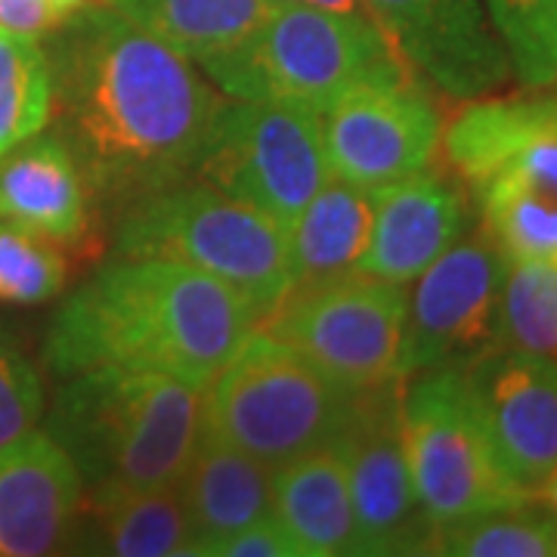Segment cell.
<instances>
[{"label": "cell", "mask_w": 557, "mask_h": 557, "mask_svg": "<svg viewBox=\"0 0 557 557\" xmlns=\"http://www.w3.org/2000/svg\"><path fill=\"white\" fill-rule=\"evenodd\" d=\"M53 106L100 205H121L193 177L220 90L159 35L115 7H87L57 28Z\"/></svg>", "instance_id": "obj_1"}, {"label": "cell", "mask_w": 557, "mask_h": 557, "mask_svg": "<svg viewBox=\"0 0 557 557\" xmlns=\"http://www.w3.org/2000/svg\"><path fill=\"white\" fill-rule=\"evenodd\" d=\"M258 329L226 282L164 258H115L57 310L44 338L53 379L90 369H146L205 391Z\"/></svg>", "instance_id": "obj_2"}, {"label": "cell", "mask_w": 557, "mask_h": 557, "mask_svg": "<svg viewBox=\"0 0 557 557\" xmlns=\"http://www.w3.org/2000/svg\"><path fill=\"white\" fill-rule=\"evenodd\" d=\"M47 434L84 502L177 486L201 434V391L146 369H90L62 379Z\"/></svg>", "instance_id": "obj_3"}, {"label": "cell", "mask_w": 557, "mask_h": 557, "mask_svg": "<svg viewBox=\"0 0 557 557\" xmlns=\"http://www.w3.org/2000/svg\"><path fill=\"white\" fill-rule=\"evenodd\" d=\"M446 168L478 201L508 260H557V106L552 97L465 102L443 127Z\"/></svg>", "instance_id": "obj_4"}, {"label": "cell", "mask_w": 557, "mask_h": 557, "mask_svg": "<svg viewBox=\"0 0 557 557\" xmlns=\"http://www.w3.org/2000/svg\"><path fill=\"white\" fill-rule=\"evenodd\" d=\"M115 258H164L236 288L258 325L292 288L288 230L263 211L196 177L180 180L115 211Z\"/></svg>", "instance_id": "obj_5"}, {"label": "cell", "mask_w": 557, "mask_h": 557, "mask_svg": "<svg viewBox=\"0 0 557 557\" xmlns=\"http://www.w3.org/2000/svg\"><path fill=\"white\" fill-rule=\"evenodd\" d=\"M201 69L230 100L292 102L319 115L359 84L412 78L366 13L317 7H273L239 47Z\"/></svg>", "instance_id": "obj_6"}, {"label": "cell", "mask_w": 557, "mask_h": 557, "mask_svg": "<svg viewBox=\"0 0 557 557\" xmlns=\"http://www.w3.org/2000/svg\"><path fill=\"white\" fill-rule=\"evenodd\" d=\"M354 394L258 325L205 384L201 424L276 468L332 446Z\"/></svg>", "instance_id": "obj_7"}, {"label": "cell", "mask_w": 557, "mask_h": 557, "mask_svg": "<svg viewBox=\"0 0 557 557\" xmlns=\"http://www.w3.org/2000/svg\"><path fill=\"white\" fill-rule=\"evenodd\" d=\"M406 288L369 273H341L292 285L260 322L347 391H369L403 375Z\"/></svg>", "instance_id": "obj_8"}, {"label": "cell", "mask_w": 557, "mask_h": 557, "mask_svg": "<svg viewBox=\"0 0 557 557\" xmlns=\"http://www.w3.org/2000/svg\"><path fill=\"white\" fill-rule=\"evenodd\" d=\"M403 437L416 493L434 530L533 498L502 468L458 366L406 379Z\"/></svg>", "instance_id": "obj_9"}, {"label": "cell", "mask_w": 557, "mask_h": 557, "mask_svg": "<svg viewBox=\"0 0 557 557\" xmlns=\"http://www.w3.org/2000/svg\"><path fill=\"white\" fill-rule=\"evenodd\" d=\"M193 177L292 230L332 180L319 112L292 102L223 100Z\"/></svg>", "instance_id": "obj_10"}, {"label": "cell", "mask_w": 557, "mask_h": 557, "mask_svg": "<svg viewBox=\"0 0 557 557\" xmlns=\"http://www.w3.org/2000/svg\"><path fill=\"white\" fill-rule=\"evenodd\" d=\"M403 384L406 379L357 391L332 443L350 486L357 555H431L434 523L416 493L403 437Z\"/></svg>", "instance_id": "obj_11"}, {"label": "cell", "mask_w": 557, "mask_h": 557, "mask_svg": "<svg viewBox=\"0 0 557 557\" xmlns=\"http://www.w3.org/2000/svg\"><path fill=\"white\" fill-rule=\"evenodd\" d=\"M508 258L490 233L468 230L443 251L406 300L403 375L465 366L498 347V304Z\"/></svg>", "instance_id": "obj_12"}, {"label": "cell", "mask_w": 557, "mask_h": 557, "mask_svg": "<svg viewBox=\"0 0 557 557\" xmlns=\"http://www.w3.org/2000/svg\"><path fill=\"white\" fill-rule=\"evenodd\" d=\"M322 143L332 177L379 189L431 168L443 119L421 81L359 84L322 115Z\"/></svg>", "instance_id": "obj_13"}, {"label": "cell", "mask_w": 557, "mask_h": 557, "mask_svg": "<svg viewBox=\"0 0 557 557\" xmlns=\"http://www.w3.org/2000/svg\"><path fill=\"white\" fill-rule=\"evenodd\" d=\"M366 13L403 69L449 100L493 97L511 78L483 0H366Z\"/></svg>", "instance_id": "obj_14"}, {"label": "cell", "mask_w": 557, "mask_h": 557, "mask_svg": "<svg viewBox=\"0 0 557 557\" xmlns=\"http://www.w3.org/2000/svg\"><path fill=\"white\" fill-rule=\"evenodd\" d=\"M458 369L502 468L539 496L557 468V359L498 344Z\"/></svg>", "instance_id": "obj_15"}, {"label": "cell", "mask_w": 557, "mask_h": 557, "mask_svg": "<svg viewBox=\"0 0 557 557\" xmlns=\"http://www.w3.org/2000/svg\"><path fill=\"white\" fill-rule=\"evenodd\" d=\"M372 236L357 267L369 276L409 285L471 230V196L453 171L424 168L372 189Z\"/></svg>", "instance_id": "obj_16"}, {"label": "cell", "mask_w": 557, "mask_h": 557, "mask_svg": "<svg viewBox=\"0 0 557 557\" xmlns=\"http://www.w3.org/2000/svg\"><path fill=\"white\" fill-rule=\"evenodd\" d=\"M94 189L72 146L57 134L0 156V220L44 236L81 258L102 255L94 233Z\"/></svg>", "instance_id": "obj_17"}, {"label": "cell", "mask_w": 557, "mask_h": 557, "mask_svg": "<svg viewBox=\"0 0 557 557\" xmlns=\"http://www.w3.org/2000/svg\"><path fill=\"white\" fill-rule=\"evenodd\" d=\"M78 471L47 431L0 456V557L65 552L81 511Z\"/></svg>", "instance_id": "obj_18"}, {"label": "cell", "mask_w": 557, "mask_h": 557, "mask_svg": "<svg viewBox=\"0 0 557 557\" xmlns=\"http://www.w3.org/2000/svg\"><path fill=\"white\" fill-rule=\"evenodd\" d=\"M180 493L189 515L193 555L214 557L223 539L273 515V468L201 424Z\"/></svg>", "instance_id": "obj_19"}, {"label": "cell", "mask_w": 557, "mask_h": 557, "mask_svg": "<svg viewBox=\"0 0 557 557\" xmlns=\"http://www.w3.org/2000/svg\"><path fill=\"white\" fill-rule=\"evenodd\" d=\"M273 515L298 557L357 555L350 486L332 446L273 468Z\"/></svg>", "instance_id": "obj_20"}, {"label": "cell", "mask_w": 557, "mask_h": 557, "mask_svg": "<svg viewBox=\"0 0 557 557\" xmlns=\"http://www.w3.org/2000/svg\"><path fill=\"white\" fill-rule=\"evenodd\" d=\"M72 548L84 555L115 557H174L193 555V533L186 502L177 486L143 490L124 496L84 502L78 523L69 539Z\"/></svg>", "instance_id": "obj_21"}, {"label": "cell", "mask_w": 557, "mask_h": 557, "mask_svg": "<svg viewBox=\"0 0 557 557\" xmlns=\"http://www.w3.org/2000/svg\"><path fill=\"white\" fill-rule=\"evenodd\" d=\"M375 220L372 189L332 177L288 230L292 285L357 270Z\"/></svg>", "instance_id": "obj_22"}, {"label": "cell", "mask_w": 557, "mask_h": 557, "mask_svg": "<svg viewBox=\"0 0 557 557\" xmlns=\"http://www.w3.org/2000/svg\"><path fill=\"white\" fill-rule=\"evenodd\" d=\"M127 20L139 22L193 62H208L239 47L276 7L273 0H112Z\"/></svg>", "instance_id": "obj_23"}, {"label": "cell", "mask_w": 557, "mask_h": 557, "mask_svg": "<svg viewBox=\"0 0 557 557\" xmlns=\"http://www.w3.org/2000/svg\"><path fill=\"white\" fill-rule=\"evenodd\" d=\"M431 555L557 557V518L539 496L434 530Z\"/></svg>", "instance_id": "obj_24"}, {"label": "cell", "mask_w": 557, "mask_h": 557, "mask_svg": "<svg viewBox=\"0 0 557 557\" xmlns=\"http://www.w3.org/2000/svg\"><path fill=\"white\" fill-rule=\"evenodd\" d=\"M53 112V72L40 38L0 32V156L44 131Z\"/></svg>", "instance_id": "obj_25"}, {"label": "cell", "mask_w": 557, "mask_h": 557, "mask_svg": "<svg viewBox=\"0 0 557 557\" xmlns=\"http://www.w3.org/2000/svg\"><path fill=\"white\" fill-rule=\"evenodd\" d=\"M498 344L557 359V260H508Z\"/></svg>", "instance_id": "obj_26"}, {"label": "cell", "mask_w": 557, "mask_h": 557, "mask_svg": "<svg viewBox=\"0 0 557 557\" xmlns=\"http://www.w3.org/2000/svg\"><path fill=\"white\" fill-rule=\"evenodd\" d=\"M502 40L511 75L527 90H545L557 78V0H483Z\"/></svg>", "instance_id": "obj_27"}, {"label": "cell", "mask_w": 557, "mask_h": 557, "mask_svg": "<svg viewBox=\"0 0 557 557\" xmlns=\"http://www.w3.org/2000/svg\"><path fill=\"white\" fill-rule=\"evenodd\" d=\"M69 282V260L60 245L0 220V304H44Z\"/></svg>", "instance_id": "obj_28"}, {"label": "cell", "mask_w": 557, "mask_h": 557, "mask_svg": "<svg viewBox=\"0 0 557 557\" xmlns=\"http://www.w3.org/2000/svg\"><path fill=\"white\" fill-rule=\"evenodd\" d=\"M44 416V381L16 341L0 332V456L38 431Z\"/></svg>", "instance_id": "obj_29"}, {"label": "cell", "mask_w": 557, "mask_h": 557, "mask_svg": "<svg viewBox=\"0 0 557 557\" xmlns=\"http://www.w3.org/2000/svg\"><path fill=\"white\" fill-rule=\"evenodd\" d=\"M214 557H298V548L282 530L276 515H270V518L233 533L230 539H223L214 548Z\"/></svg>", "instance_id": "obj_30"}, {"label": "cell", "mask_w": 557, "mask_h": 557, "mask_svg": "<svg viewBox=\"0 0 557 557\" xmlns=\"http://www.w3.org/2000/svg\"><path fill=\"white\" fill-rule=\"evenodd\" d=\"M60 10L50 0H0V32L40 38L62 25Z\"/></svg>", "instance_id": "obj_31"}, {"label": "cell", "mask_w": 557, "mask_h": 557, "mask_svg": "<svg viewBox=\"0 0 557 557\" xmlns=\"http://www.w3.org/2000/svg\"><path fill=\"white\" fill-rule=\"evenodd\" d=\"M273 3L276 7H317V10H335V13H366V0H273Z\"/></svg>", "instance_id": "obj_32"}, {"label": "cell", "mask_w": 557, "mask_h": 557, "mask_svg": "<svg viewBox=\"0 0 557 557\" xmlns=\"http://www.w3.org/2000/svg\"><path fill=\"white\" fill-rule=\"evenodd\" d=\"M57 10H60L62 16H72V13H78V10H87V7H109L112 0H50Z\"/></svg>", "instance_id": "obj_33"}, {"label": "cell", "mask_w": 557, "mask_h": 557, "mask_svg": "<svg viewBox=\"0 0 557 557\" xmlns=\"http://www.w3.org/2000/svg\"><path fill=\"white\" fill-rule=\"evenodd\" d=\"M539 498L555 511V518H557V468L552 471V478H548V483L542 486V493H539Z\"/></svg>", "instance_id": "obj_34"}, {"label": "cell", "mask_w": 557, "mask_h": 557, "mask_svg": "<svg viewBox=\"0 0 557 557\" xmlns=\"http://www.w3.org/2000/svg\"><path fill=\"white\" fill-rule=\"evenodd\" d=\"M555 84H557V78H555ZM548 97H552V102H555V106H557V90H555V94H548Z\"/></svg>", "instance_id": "obj_35"}]
</instances>
